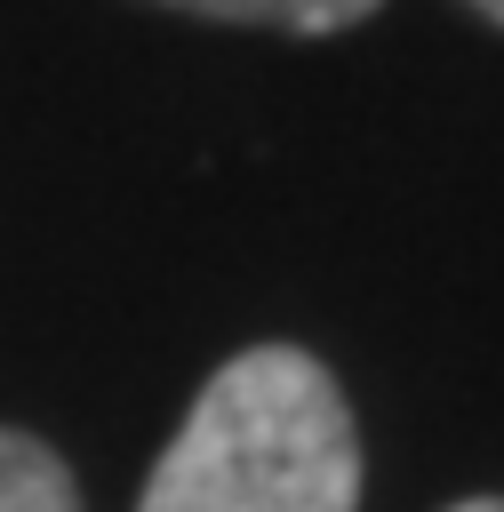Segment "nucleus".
Listing matches in <instances>:
<instances>
[{"mask_svg":"<svg viewBox=\"0 0 504 512\" xmlns=\"http://www.w3.org/2000/svg\"><path fill=\"white\" fill-rule=\"evenodd\" d=\"M136 512H360V432L336 376L296 344L224 360Z\"/></svg>","mask_w":504,"mask_h":512,"instance_id":"obj_1","label":"nucleus"},{"mask_svg":"<svg viewBox=\"0 0 504 512\" xmlns=\"http://www.w3.org/2000/svg\"><path fill=\"white\" fill-rule=\"evenodd\" d=\"M0 512H80L56 448L32 432H8V424H0Z\"/></svg>","mask_w":504,"mask_h":512,"instance_id":"obj_2","label":"nucleus"},{"mask_svg":"<svg viewBox=\"0 0 504 512\" xmlns=\"http://www.w3.org/2000/svg\"><path fill=\"white\" fill-rule=\"evenodd\" d=\"M168 8H192L216 24H272V32H344L376 16L384 0H168Z\"/></svg>","mask_w":504,"mask_h":512,"instance_id":"obj_3","label":"nucleus"},{"mask_svg":"<svg viewBox=\"0 0 504 512\" xmlns=\"http://www.w3.org/2000/svg\"><path fill=\"white\" fill-rule=\"evenodd\" d=\"M448 512H504V496H472V504H448Z\"/></svg>","mask_w":504,"mask_h":512,"instance_id":"obj_4","label":"nucleus"},{"mask_svg":"<svg viewBox=\"0 0 504 512\" xmlns=\"http://www.w3.org/2000/svg\"><path fill=\"white\" fill-rule=\"evenodd\" d=\"M472 8H480V16H488V24H504V0H472Z\"/></svg>","mask_w":504,"mask_h":512,"instance_id":"obj_5","label":"nucleus"}]
</instances>
